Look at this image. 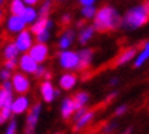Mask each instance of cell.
I'll list each match as a JSON object with an SVG mask.
<instances>
[{
  "label": "cell",
  "mask_w": 149,
  "mask_h": 134,
  "mask_svg": "<svg viewBox=\"0 0 149 134\" xmlns=\"http://www.w3.org/2000/svg\"><path fill=\"white\" fill-rule=\"evenodd\" d=\"M93 27L96 31L100 33L113 31L122 27V17L113 7L103 6L96 11V15L93 18Z\"/></svg>",
  "instance_id": "6da1fadb"
},
{
  "label": "cell",
  "mask_w": 149,
  "mask_h": 134,
  "mask_svg": "<svg viewBox=\"0 0 149 134\" xmlns=\"http://www.w3.org/2000/svg\"><path fill=\"white\" fill-rule=\"evenodd\" d=\"M149 22V13L142 4L136 6L122 17V27L127 30H136Z\"/></svg>",
  "instance_id": "7a4b0ae2"
},
{
  "label": "cell",
  "mask_w": 149,
  "mask_h": 134,
  "mask_svg": "<svg viewBox=\"0 0 149 134\" xmlns=\"http://www.w3.org/2000/svg\"><path fill=\"white\" fill-rule=\"evenodd\" d=\"M95 110H88L86 107L77 110V112L74 114V123H72L74 131H81V130L86 129L95 119Z\"/></svg>",
  "instance_id": "3957f363"
},
{
  "label": "cell",
  "mask_w": 149,
  "mask_h": 134,
  "mask_svg": "<svg viewBox=\"0 0 149 134\" xmlns=\"http://www.w3.org/2000/svg\"><path fill=\"white\" fill-rule=\"evenodd\" d=\"M58 60L60 67L66 71L77 70L78 67V52L71 49H63L58 54Z\"/></svg>",
  "instance_id": "277c9868"
},
{
  "label": "cell",
  "mask_w": 149,
  "mask_h": 134,
  "mask_svg": "<svg viewBox=\"0 0 149 134\" xmlns=\"http://www.w3.org/2000/svg\"><path fill=\"white\" fill-rule=\"evenodd\" d=\"M41 111H42V104L41 103H36L27 110L26 126H25V133L26 134H33L37 123H38V119H40Z\"/></svg>",
  "instance_id": "5b68a950"
},
{
  "label": "cell",
  "mask_w": 149,
  "mask_h": 134,
  "mask_svg": "<svg viewBox=\"0 0 149 134\" xmlns=\"http://www.w3.org/2000/svg\"><path fill=\"white\" fill-rule=\"evenodd\" d=\"M14 44L17 45V48L21 54H26L29 49L32 48V45L34 44V37H33V33L30 30H22L21 33L17 34L15 40H14Z\"/></svg>",
  "instance_id": "8992f818"
},
{
  "label": "cell",
  "mask_w": 149,
  "mask_h": 134,
  "mask_svg": "<svg viewBox=\"0 0 149 134\" xmlns=\"http://www.w3.org/2000/svg\"><path fill=\"white\" fill-rule=\"evenodd\" d=\"M11 84H13L14 92H17L18 94H26L30 90V80H29V77L21 71L11 75Z\"/></svg>",
  "instance_id": "52a82bcc"
},
{
  "label": "cell",
  "mask_w": 149,
  "mask_h": 134,
  "mask_svg": "<svg viewBox=\"0 0 149 134\" xmlns=\"http://www.w3.org/2000/svg\"><path fill=\"white\" fill-rule=\"evenodd\" d=\"M38 67V63L34 60V59L27 54H22L17 60V68H19V71L26 74V75H30V74H34Z\"/></svg>",
  "instance_id": "ba28073f"
},
{
  "label": "cell",
  "mask_w": 149,
  "mask_h": 134,
  "mask_svg": "<svg viewBox=\"0 0 149 134\" xmlns=\"http://www.w3.org/2000/svg\"><path fill=\"white\" fill-rule=\"evenodd\" d=\"M27 54L30 55L38 64H42V63L48 59V56H49V48H48L47 44L34 43V44L32 45V48L27 51Z\"/></svg>",
  "instance_id": "9c48e42d"
},
{
  "label": "cell",
  "mask_w": 149,
  "mask_h": 134,
  "mask_svg": "<svg viewBox=\"0 0 149 134\" xmlns=\"http://www.w3.org/2000/svg\"><path fill=\"white\" fill-rule=\"evenodd\" d=\"M26 22L22 19L21 15H13L10 14V17L6 21V27H7V31L10 34H18L22 30L26 29Z\"/></svg>",
  "instance_id": "30bf717a"
},
{
  "label": "cell",
  "mask_w": 149,
  "mask_h": 134,
  "mask_svg": "<svg viewBox=\"0 0 149 134\" xmlns=\"http://www.w3.org/2000/svg\"><path fill=\"white\" fill-rule=\"evenodd\" d=\"M93 56H95V51L91 48H82L78 51V67L77 70L79 71H86L89 70V67L92 64V60H93Z\"/></svg>",
  "instance_id": "8fae6325"
},
{
  "label": "cell",
  "mask_w": 149,
  "mask_h": 134,
  "mask_svg": "<svg viewBox=\"0 0 149 134\" xmlns=\"http://www.w3.org/2000/svg\"><path fill=\"white\" fill-rule=\"evenodd\" d=\"M137 52H138V48H137V47H129V48L122 49V51L119 52V55L115 58V60H113V63H112V66L116 67V66H123V64H127L129 62L134 60Z\"/></svg>",
  "instance_id": "7c38bea8"
},
{
  "label": "cell",
  "mask_w": 149,
  "mask_h": 134,
  "mask_svg": "<svg viewBox=\"0 0 149 134\" xmlns=\"http://www.w3.org/2000/svg\"><path fill=\"white\" fill-rule=\"evenodd\" d=\"M40 93H41V97L42 100L45 101V103H52L55 100V97H58L59 96V90L55 89V86L52 85V82L51 81H47L44 80L41 82L40 85Z\"/></svg>",
  "instance_id": "4fadbf2b"
},
{
  "label": "cell",
  "mask_w": 149,
  "mask_h": 134,
  "mask_svg": "<svg viewBox=\"0 0 149 134\" xmlns=\"http://www.w3.org/2000/svg\"><path fill=\"white\" fill-rule=\"evenodd\" d=\"M30 108V98L27 97L26 94H19L18 97L13 98V103H11V110L13 114L19 115L23 112H27V110Z\"/></svg>",
  "instance_id": "5bb4252c"
},
{
  "label": "cell",
  "mask_w": 149,
  "mask_h": 134,
  "mask_svg": "<svg viewBox=\"0 0 149 134\" xmlns=\"http://www.w3.org/2000/svg\"><path fill=\"white\" fill-rule=\"evenodd\" d=\"M74 38H75V31L70 29V27H66L63 31H62V34L59 37L58 40V47L60 48V51H63V49H70L71 44L74 43Z\"/></svg>",
  "instance_id": "9a60e30c"
},
{
  "label": "cell",
  "mask_w": 149,
  "mask_h": 134,
  "mask_svg": "<svg viewBox=\"0 0 149 134\" xmlns=\"http://www.w3.org/2000/svg\"><path fill=\"white\" fill-rule=\"evenodd\" d=\"M78 82V77L71 71H66L59 78V86L63 90H71L75 88Z\"/></svg>",
  "instance_id": "2e32d148"
},
{
  "label": "cell",
  "mask_w": 149,
  "mask_h": 134,
  "mask_svg": "<svg viewBox=\"0 0 149 134\" xmlns=\"http://www.w3.org/2000/svg\"><path fill=\"white\" fill-rule=\"evenodd\" d=\"M60 112H62V118L63 119H70L71 116H74V114L77 112V107H75V103L72 97H66L62 103V107H60Z\"/></svg>",
  "instance_id": "e0dca14e"
},
{
  "label": "cell",
  "mask_w": 149,
  "mask_h": 134,
  "mask_svg": "<svg viewBox=\"0 0 149 134\" xmlns=\"http://www.w3.org/2000/svg\"><path fill=\"white\" fill-rule=\"evenodd\" d=\"M149 60V40L146 43H144L142 48L137 52L136 58H134V67L136 68H140L145 64V63Z\"/></svg>",
  "instance_id": "ac0fdd59"
},
{
  "label": "cell",
  "mask_w": 149,
  "mask_h": 134,
  "mask_svg": "<svg viewBox=\"0 0 149 134\" xmlns=\"http://www.w3.org/2000/svg\"><path fill=\"white\" fill-rule=\"evenodd\" d=\"M95 27L93 25H86V26L81 27V30L78 33V43L81 45H86L92 40V37L95 34Z\"/></svg>",
  "instance_id": "d6986e66"
},
{
  "label": "cell",
  "mask_w": 149,
  "mask_h": 134,
  "mask_svg": "<svg viewBox=\"0 0 149 134\" xmlns=\"http://www.w3.org/2000/svg\"><path fill=\"white\" fill-rule=\"evenodd\" d=\"M19 54L21 52L18 51L17 45L14 44L13 41L7 43L4 45V48H3V56H4L6 60H18Z\"/></svg>",
  "instance_id": "ffe728a7"
},
{
  "label": "cell",
  "mask_w": 149,
  "mask_h": 134,
  "mask_svg": "<svg viewBox=\"0 0 149 134\" xmlns=\"http://www.w3.org/2000/svg\"><path fill=\"white\" fill-rule=\"evenodd\" d=\"M21 17H22V19L26 22V25H32V23L36 22L37 18H38V11H37L34 7H32V6H26L25 10L22 11V14H21Z\"/></svg>",
  "instance_id": "44dd1931"
},
{
  "label": "cell",
  "mask_w": 149,
  "mask_h": 134,
  "mask_svg": "<svg viewBox=\"0 0 149 134\" xmlns=\"http://www.w3.org/2000/svg\"><path fill=\"white\" fill-rule=\"evenodd\" d=\"M72 100H74V103H75L77 110L84 108V107H86V104L89 101V93H88V92H78V93H75L72 96Z\"/></svg>",
  "instance_id": "7402d4cb"
},
{
  "label": "cell",
  "mask_w": 149,
  "mask_h": 134,
  "mask_svg": "<svg viewBox=\"0 0 149 134\" xmlns=\"http://www.w3.org/2000/svg\"><path fill=\"white\" fill-rule=\"evenodd\" d=\"M26 4L23 3L22 0H11L8 4V10H10V14L13 15H21L22 11L25 10Z\"/></svg>",
  "instance_id": "603a6c76"
},
{
  "label": "cell",
  "mask_w": 149,
  "mask_h": 134,
  "mask_svg": "<svg viewBox=\"0 0 149 134\" xmlns=\"http://www.w3.org/2000/svg\"><path fill=\"white\" fill-rule=\"evenodd\" d=\"M52 8H54L52 0H44V1L41 3L40 8L37 10V11H38V17H49Z\"/></svg>",
  "instance_id": "cb8c5ba5"
},
{
  "label": "cell",
  "mask_w": 149,
  "mask_h": 134,
  "mask_svg": "<svg viewBox=\"0 0 149 134\" xmlns=\"http://www.w3.org/2000/svg\"><path fill=\"white\" fill-rule=\"evenodd\" d=\"M54 26H48L45 27L44 30H41L40 33H37L34 38H36V43H42V44H47V41L51 38V30H52Z\"/></svg>",
  "instance_id": "d4e9b609"
},
{
  "label": "cell",
  "mask_w": 149,
  "mask_h": 134,
  "mask_svg": "<svg viewBox=\"0 0 149 134\" xmlns=\"http://www.w3.org/2000/svg\"><path fill=\"white\" fill-rule=\"evenodd\" d=\"M96 11H97V8H96L95 6H84V7L81 8V15H82V18L84 19L89 21V19L95 18Z\"/></svg>",
  "instance_id": "484cf974"
},
{
  "label": "cell",
  "mask_w": 149,
  "mask_h": 134,
  "mask_svg": "<svg viewBox=\"0 0 149 134\" xmlns=\"http://www.w3.org/2000/svg\"><path fill=\"white\" fill-rule=\"evenodd\" d=\"M13 92H8V90H4L3 88H0V110L6 104L13 103Z\"/></svg>",
  "instance_id": "4316f807"
},
{
  "label": "cell",
  "mask_w": 149,
  "mask_h": 134,
  "mask_svg": "<svg viewBox=\"0 0 149 134\" xmlns=\"http://www.w3.org/2000/svg\"><path fill=\"white\" fill-rule=\"evenodd\" d=\"M4 134H18V125H17V121H15V119H13V121L8 123V127H7Z\"/></svg>",
  "instance_id": "83f0119b"
},
{
  "label": "cell",
  "mask_w": 149,
  "mask_h": 134,
  "mask_svg": "<svg viewBox=\"0 0 149 134\" xmlns=\"http://www.w3.org/2000/svg\"><path fill=\"white\" fill-rule=\"evenodd\" d=\"M115 129H116V123L115 122H109V123H105L103 126L101 131H103V134H111Z\"/></svg>",
  "instance_id": "f1b7e54d"
},
{
  "label": "cell",
  "mask_w": 149,
  "mask_h": 134,
  "mask_svg": "<svg viewBox=\"0 0 149 134\" xmlns=\"http://www.w3.org/2000/svg\"><path fill=\"white\" fill-rule=\"evenodd\" d=\"M47 71H48V68H47V67H44L42 64H38L36 73H34V75H36L37 78H44L45 74H47Z\"/></svg>",
  "instance_id": "f546056e"
},
{
  "label": "cell",
  "mask_w": 149,
  "mask_h": 134,
  "mask_svg": "<svg viewBox=\"0 0 149 134\" xmlns=\"http://www.w3.org/2000/svg\"><path fill=\"white\" fill-rule=\"evenodd\" d=\"M0 80H1V82L11 80V71L7 70V68H1L0 70Z\"/></svg>",
  "instance_id": "4dcf8cb0"
},
{
  "label": "cell",
  "mask_w": 149,
  "mask_h": 134,
  "mask_svg": "<svg viewBox=\"0 0 149 134\" xmlns=\"http://www.w3.org/2000/svg\"><path fill=\"white\" fill-rule=\"evenodd\" d=\"M70 22H71V15L70 14H64L63 17L60 18V23H62V26L67 27L68 25H70Z\"/></svg>",
  "instance_id": "1f68e13d"
},
{
  "label": "cell",
  "mask_w": 149,
  "mask_h": 134,
  "mask_svg": "<svg viewBox=\"0 0 149 134\" xmlns=\"http://www.w3.org/2000/svg\"><path fill=\"white\" fill-rule=\"evenodd\" d=\"M4 68L10 70V71H13L17 68V60H6L4 62Z\"/></svg>",
  "instance_id": "d6a6232c"
},
{
  "label": "cell",
  "mask_w": 149,
  "mask_h": 134,
  "mask_svg": "<svg viewBox=\"0 0 149 134\" xmlns=\"http://www.w3.org/2000/svg\"><path fill=\"white\" fill-rule=\"evenodd\" d=\"M127 105L126 104H123V105H119V107L116 108V110H115V112H113V115L115 116H120V115H123V114H125V112L127 111Z\"/></svg>",
  "instance_id": "836d02e7"
},
{
  "label": "cell",
  "mask_w": 149,
  "mask_h": 134,
  "mask_svg": "<svg viewBox=\"0 0 149 134\" xmlns=\"http://www.w3.org/2000/svg\"><path fill=\"white\" fill-rule=\"evenodd\" d=\"M1 88H3L4 90H8V92H14V89H13V84H11V80L4 81V82L1 84Z\"/></svg>",
  "instance_id": "e575fe53"
},
{
  "label": "cell",
  "mask_w": 149,
  "mask_h": 134,
  "mask_svg": "<svg viewBox=\"0 0 149 134\" xmlns=\"http://www.w3.org/2000/svg\"><path fill=\"white\" fill-rule=\"evenodd\" d=\"M78 3L84 7V6H95L96 0H78Z\"/></svg>",
  "instance_id": "d590c367"
},
{
  "label": "cell",
  "mask_w": 149,
  "mask_h": 134,
  "mask_svg": "<svg viewBox=\"0 0 149 134\" xmlns=\"http://www.w3.org/2000/svg\"><path fill=\"white\" fill-rule=\"evenodd\" d=\"M22 1L26 6H32V7H34L36 4H38V3H40V0H22Z\"/></svg>",
  "instance_id": "8d00e7d4"
},
{
  "label": "cell",
  "mask_w": 149,
  "mask_h": 134,
  "mask_svg": "<svg viewBox=\"0 0 149 134\" xmlns=\"http://www.w3.org/2000/svg\"><path fill=\"white\" fill-rule=\"evenodd\" d=\"M142 6H144L145 10H146V11L149 13V0H145V1H144V4H142Z\"/></svg>",
  "instance_id": "74e56055"
},
{
  "label": "cell",
  "mask_w": 149,
  "mask_h": 134,
  "mask_svg": "<svg viewBox=\"0 0 149 134\" xmlns=\"http://www.w3.org/2000/svg\"><path fill=\"white\" fill-rule=\"evenodd\" d=\"M116 84H118V78H112V81L109 82V85H111V86H115Z\"/></svg>",
  "instance_id": "f35d334b"
},
{
  "label": "cell",
  "mask_w": 149,
  "mask_h": 134,
  "mask_svg": "<svg viewBox=\"0 0 149 134\" xmlns=\"http://www.w3.org/2000/svg\"><path fill=\"white\" fill-rule=\"evenodd\" d=\"M3 19H4V11H3V10H1V7H0V22H1Z\"/></svg>",
  "instance_id": "ab89813d"
},
{
  "label": "cell",
  "mask_w": 149,
  "mask_h": 134,
  "mask_svg": "<svg viewBox=\"0 0 149 134\" xmlns=\"http://www.w3.org/2000/svg\"><path fill=\"white\" fill-rule=\"evenodd\" d=\"M3 4H4V0H0V7H1Z\"/></svg>",
  "instance_id": "60d3db41"
},
{
  "label": "cell",
  "mask_w": 149,
  "mask_h": 134,
  "mask_svg": "<svg viewBox=\"0 0 149 134\" xmlns=\"http://www.w3.org/2000/svg\"><path fill=\"white\" fill-rule=\"evenodd\" d=\"M59 1H64V0H59Z\"/></svg>",
  "instance_id": "b9f144b4"
},
{
  "label": "cell",
  "mask_w": 149,
  "mask_h": 134,
  "mask_svg": "<svg viewBox=\"0 0 149 134\" xmlns=\"http://www.w3.org/2000/svg\"><path fill=\"white\" fill-rule=\"evenodd\" d=\"M92 134H96V133H92Z\"/></svg>",
  "instance_id": "7bdbcfd3"
}]
</instances>
